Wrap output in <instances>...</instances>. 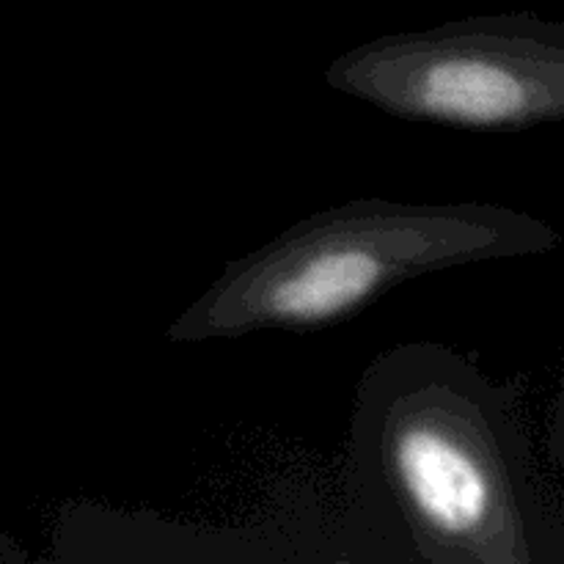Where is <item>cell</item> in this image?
Returning a JSON list of instances; mask_svg holds the SVG:
<instances>
[{
  "label": "cell",
  "mask_w": 564,
  "mask_h": 564,
  "mask_svg": "<svg viewBox=\"0 0 564 564\" xmlns=\"http://www.w3.org/2000/svg\"><path fill=\"white\" fill-rule=\"evenodd\" d=\"M347 562L488 564L538 556L505 394L441 341L380 352L347 435Z\"/></svg>",
  "instance_id": "6da1fadb"
},
{
  "label": "cell",
  "mask_w": 564,
  "mask_h": 564,
  "mask_svg": "<svg viewBox=\"0 0 564 564\" xmlns=\"http://www.w3.org/2000/svg\"><path fill=\"white\" fill-rule=\"evenodd\" d=\"M538 240L527 220L485 204L356 198L229 259L165 336L174 345H202L259 330L334 328L408 281L510 257Z\"/></svg>",
  "instance_id": "7a4b0ae2"
},
{
  "label": "cell",
  "mask_w": 564,
  "mask_h": 564,
  "mask_svg": "<svg viewBox=\"0 0 564 564\" xmlns=\"http://www.w3.org/2000/svg\"><path fill=\"white\" fill-rule=\"evenodd\" d=\"M325 86L416 124L512 130L564 105L562 50L521 17H466L369 39L336 55Z\"/></svg>",
  "instance_id": "3957f363"
}]
</instances>
